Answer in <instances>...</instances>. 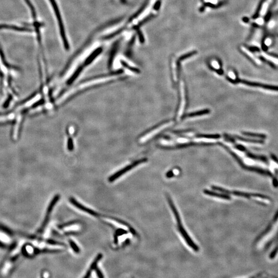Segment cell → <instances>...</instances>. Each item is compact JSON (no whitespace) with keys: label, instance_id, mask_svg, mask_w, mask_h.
Here are the masks:
<instances>
[{"label":"cell","instance_id":"cell-17","mask_svg":"<svg viewBox=\"0 0 278 278\" xmlns=\"http://www.w3.org/2000/svg\"><path fill=\"white\" fill-rule=\"evenodd\" d=\"M194 142H203V143H215L216 142V140L215 139H211V138H205L202 137L201 138H198L197 139H195L194 140Z\"/></svg>","mask_w":278,"mask_h":278},{"label":"cell","instance_id":"cell-24","mask_svg":"<svg viewBox=\"0 0 278 278\" xmlns=\"http://www.w3.org/2000/svg\"><path fill=\"white\" fill-rule=\"evenodd\" d=\"M271 158H272V160H274L276 162H278V160L275 156L271 155Z\"/></svg>","mask_w":278,"mask_h":278},{"label":"cell","instance_id":"cell-14","mask_svg":"<svg viewBox=\"0 0 278 278\" xmlns=\"http://www.w3.org/2000/svg\"><path fill=\"white\" fill-rule=\"evenodd\" d=\"M204 193L206 195L210 196H213V197L222 198V199L227 200L230 199V197L229 196L227 195V194L218 193L215 192L210 191V190H208V189H204Z\"/></svg>","mask_w":278,"mask_h":278},{"label":"cell","instance_id":"cell-18","mask_svg":"<svg viewBox=\"0 0 278 278\" xmlns=\"http://www.w3.org/2000/svg\"><path fill=\"white\" fill-rule=\"evenodd\" d=\"M210 113V111L208 110H202V111H197L195 113H191L189 114H188L186 116V117H193L195 116H201L204 114H208Z\"/></svg>","mask_w":278,"mask_h":278},{"label":"cell","instance_id":"cell-23","mask_svg":"<svg viewBox=\"0 0 278 278\" xmlns=\"http://www.w3.org/2000/svg\"><path fill=\"white\" fill-rule=\"evenodd\" d=\"M174 174V172L173 171H170V172H168L167 174H166V177L167 178H171L173 177Z\"/></svg>","mask_w":278,"mask_h":278},{"label":"cell","instance_id":"cell-3","mask_svg":"<svg viewBox=\"0 0 278 278\" xmlns=\"http://www.w3.org/2000/svg\"><path fill=\"white\" fill-rule=\"evenodd\" d=\"M228 80L230 81L231 83L234 84H237L238 83H242L243 84H246L247 86L250 87H260L263 88L264 89L269 90L276 91H278V86H272L269 84H264L261 83H256V82H252V81H248V80H243L239 79H232L230 77L227 78Z\"/></svg>","mask_w":278,"mask_h":278},{"label":"cell","instance_id":"cell-8","mask_svg":"<svg viewBox=\"0 0 278 278\" xmlns=\"http://www.w3.org/2000/svg\"><path fill=\"white\" fill-rule=\"evenodd\" d=\"M70 201L71 204H73L75 207H77V208H79V209H80L81 211H83L84 212H86V213H88L89 214L93 215V216H97V217L98 216V213H96V212L94 211L91 210V209H90V208L86 207L85 206H83V204H81L80 203H79V202L76 201L74 198H72V197L70 198Z\"/></svg>","mask_w":278,"mask_h":278},{"label":"cell","instance_id":"cell-10","mask_svg":"<svg viewBox=\"0 0 278 278\" xmlns=\"http://www.w3.org/2000/svg\"><path fill=\"white\" fill-rule=\"evenodd\" d=\"M102 257L103 255L101 253H99L98 256H96V257L95 258L94 260L93 261V262L91 264L90 267L89 268V269L86 272V275L84 276V278H89L90 276L92 271H93V269L96 268V266L98 265V263L99 261L101 260Z\"/></svg>","mask_w":278,"mask_h":278},{"label":"cell","instance_id":"cell-21","mask_svg":"<svg viewBox=\"0 0 278 278\" xmlns=\"http://www.w3.org/2000/svg\"><path fill=\"white\" fill-rule=\"evenodd\" d=\"M95 269L96 271V274H97L98 277H99V278H104V276L103 275L102 271L99 270V268L96 267Z\"/></svg>","mask_w":278,"mask_h":278},{"label":"cell","instance_id":"cell-4","mask_svg":"<svg viewBox=\"0 0 278 278\" xmlns=\"http://www.w3.org/2000/svg\"><path fill=\"white\" fill-rule=\"evenodd\" d=\"M146 161L147 159H141V160L133 162L132 164L127 166L126 167H124V168H123V169H122L121 170H119L118 172H117V173H116L110 176V177L109 178V179H108V180H109V181H110V182H113V181H114L116 180V179H117L118 178L122 176L123 174H124L125 173H127L129 170H131L132 169L136 167V166L138 165L139 164H141V163H142L145 162Z\"/></svg>","mask_w":278,"mask_h":278},{"label":"cell","instance_id":"cell-1","mask_svg":"<svg viewBox=\"0 0 278 278\" xmlns=\"http://www.w3.org/2000/svg\"><path fill=\"white\" fill-rule=\"evenodd\" d=\"M49 1L50 2V4H52V7L53 8L55 15L56 16L58 24H59V29H60V31L61 36V38H62L64 46H65V49L67 50H68L69 49V46L68 42L67 41L66 36H65V28H64V24H63V22H62V19H61L62 18H61V17L59 9H58V6H57V4L56 2H55V0H49Z\"/></svg>","mask_w":278,"mask_h":278},{"label":"cell","instance_id":"cell-11","mask_svg":"<svg viewBox=\"0 0 278 278\" xmlns=\"http://www.w3.org/2000/svg\"><path fill=\"white\" fill-rule=\"evenodd\" d=\"M241 49L242 50V52L247 56L255 64H257L258 62L261 61V59L258 58L257 57L255 56V54L249 50V49H247V47L245 46H242L241 47Z\"/></svg>","mask_w":278,"mask_h":278},{"label":"cell","instance_id":"cell-2","mask_svg":"<svg viewBox=\"0 0 278 278\" xmlns=\"http://www.w3.org/2000/svg\"><path fill=\"white\" fill-rule=\"evenodd\" d=\"M175 218H176V222H177V228L178 231L180 232V233L181 235L182 236V237L184 238V240H185L186 244H188V246L191 248H192L193 250L195 251V252H198L199 247H198V246L195 243H194L193 241L192 240V238L190 237L189 235L188 234L185 229L184 228V226H182L180 216H176Z\"/></svg>","mask_w":278,"mask_h":278},{"label":"cell","instance_id":"cell-16","mask_svg":"<svg viewBox=\"0 0 278 278\" xmlns=\"http://www.w3.org/2000/svg\"><path fill=\"white\" fill-rule=\"evenodd\" d=\"M243 135L245 136L250 137L252 138H259L260 139H265L266 138V135L263 133H257L251 132H243Z\"/></svg>","mask_w":278,"mask_h":278},{"label":"cell","instance_id":"cell-13","mask_svg":"<svg viewBox=\"0 0 278 278\" xmlns=\"http://www.w3.org/2000/svg\"><path fill=\"white\" fill-rule=\"evenodd\" d=\"M234 139H237V140L241 141L243 142H247V143H251L262 144L264 143V141L263 139H249V138H243L242 137L238 136H231Z\"/></svg>","mask_w":278,"mask_h":278},{"label":"cell","instance_id":"cell-20","mask_svg":"<svg viewBox=\"0 0 278 278\" xmlns=\"http://www.w3.org/2000/svg\"><path fill=\"white\" fill-rule=\"evenodd\" d=\"M271 43H272V40H271L270 38H266L265 39L264 45H265L266 46H270L271 45Z\"/></svg>","mask_w":278,"mask_h":278},{"label":"cell","instance_id":"cell-15","mask_svg":"<svg viewBox=\"0 0 278 278\" xmlns=\"http://www.w3.org/2000/svg\"><path fill=\"white\" fill-rule=\"evenodd\" d=\"M246 155L247 156V157L249 158L253 159V160H259V161L264 162L266 163H268V160L266 157L263 156L256 155L252 154L248 151H247V152H246Z\"/></svg>","mask_w":278,"mask_h":278},{"label":"cell","instance_id":"cell-7","mask_svg":"<svg viewBox=\"0 0 278 278\" xmlns=\"http://www.w3.org/2000/svg\"><path fill=\"white\" fill-rule=\"evenodd\" d=\"M180 92L181 103L179 112L178 114V119L180 118L182 116L185 106V85L182 82H181L180 84Z\"/></svg>","mask_w":278,"mask_h":278},{"label":"cell","instance_id":"cell-6","mask_svg":"<svg viewBox=\"0 0 278 278\" xmlns=\"http://www.w3.org/2000/svg\"><path fill=\"white\" fill-rule=\"evenodd\" d=\"M173 124V123L172 122H170L169 123H164V124L161 125L159 127L156 128L154 130L149 132L148 133H147L146 135H145V136L142 137V138H141L140 141L141 143H144V142H146L147 141H148V140H150V139L153 137L154 136L157 135V133L160 132L161 131L163 130L164 129L168 127L169 126H170V125H172Z\"/></svg>","mask_w":278,"mask_h":278},{"label":"cell","instance_id":"cell-12","mask_svg":"<svg viewBox=\"0 0 278 278\" xmlns=\"http://www.w3.org/2000/svg\"><path fill=\"white\" fill-rule=\"evenodd\" d=\"M103 49L102 47H99L98 49H96L94 52L86 59V61L84 63V65L85 66L89 65L91 62L94 60L98 55L102 52Z\"/></svg>","mask_w":278,"mask_h":278},{"label":"cell","instance_id":"cell-19","mask_svg":"<svg viewBox=\"0 0 278 278\" xmlns=\"http://www.w3.org/2000/svg\"><path fill=\"white\" fill-rule=\"evenodd\" d=\"M69 243L70 246L73 249V250H74V252H76V253H79V252L80 250H79V247L77 246V245L76 244V243L73 241L70 240Z\"/></svg>","mask_w":278,"mask_h":278},{"label":"cell","instance_id":"cell-22","mask_svg":"<svg viewBox=\"0 0 278 278\" xmlns=\"http://www.w3.org/2000/svg\"><path fill=\"white\" fill-rule=\"evenodd\" d=\"M189 140H188L187 139H184V138H181V139H178L177 142L178 143H188V142H189Z\"/></svg>","mask_w":278,"mask_h":278},{"label":"cell","instance_id":"cell-5","mask_svg":"<svg viewBox=\"0 0 278 278\" xmlns=\"http://www.w3.org/2000/svg\"><path fill=\"white\" fill-rule=\"evenodd\" d=\"M60 196L58 195H55V197H54L53 199H52V201H50V204H49V207L47 209L46 214V217H45V219L43 221V223H42L41 226L40 227V229H39L38 233H41L42 231L45 230L47 223L49 222V218L50 216V214L52 213V211L53 210L54 206L56 205V203L58 202V200L59 199Z\"/></svg>","mask_w":278,"mask_h":278},{"label":"cell","instance_id":"cell-9","mask_svg":"<svg viewBox=\"0 0 278 278\" xmlns=\"http://www.w3.org/2000/svg\"><path fill=\"white\" fill-rule=\"evenodd\" d=\"M273 1L274 0H265L263 2L259 11L258 17L264 18L265 15H266L267 12L268 11V9L272 4Z\"/></svg>","mask_w":278,"mask_h":278}]
</instances>
